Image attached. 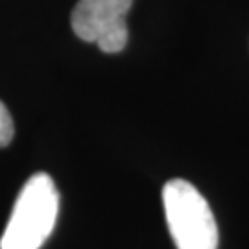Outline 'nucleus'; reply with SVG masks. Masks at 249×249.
I'll list each match as a JSON object with an SVG mask.
<instances>
[{
    "mask_svg": "<svg viewBox=\"0 0 249 249\" xmlns=\"http://www.w3.org/2000/svg\"><path fill=\"white\" fill-rule=\"evenodd\" d=\"M59 213V192L53 179L39 172L28 179L0 238V249H41L52 234Z\"/></svg>",
    "mask_w": 249,
    "mask_h": 249,
    "instance_id": "nucleus-1",
    "label": "nucleus"
},
{
    "mask_svg": "<svg viewBox=\"0 0 249 249\" xmlns=\"http://www.w3.org/2000/svg\"><path fill=\"white\" fill-rule=\"evenodd\" d=\"M168 231L178 249H218V225L199 190L185 179H172L162 188Z\"/></svg>",
    "mask_w": 249,
    "mask_h": 249,
    "instance_id": "nucleus-2",
    "label": "nucleus"
},
{
    "mask_svg": "<svg viewBox=\"0 0 249 249\" xmlns=\"http://www.w3.org/2000/svg\"><path fill=\"white\" fill-rule=\"evenodd\" d=\"M133 0H78L71 24L81 41L96 43L106 53L122 52L127 45L125 15Z\"/></svg>",
    "mask_w": 249,
    "mask_h": 249,
    "instance_id": "nucleus-3",
    "label": "nucleus"
},
{
    "mask_svg": "<svg viewBox=\"0 0 249 249\" xmlns=\"http://www.w3.org/2000/svg\"><path fill=\"white\" fill-rule=\"evenodd\" d=\"M15 133V127H13V120L9 115L8 107L0 102V148H6Z\"/></svg>",
    "mask_w": 249,
    "mask_h": 249,
    "instance_id": "nucleus-4",
    "label": "nucleus"
}]
</instances>
